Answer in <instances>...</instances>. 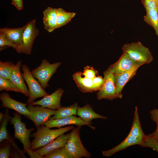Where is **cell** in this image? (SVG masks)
<instances>
[{
    "mask_svg": "<svg viewBox=\"0 0 158 158\" xmlns=\"http://www.w3.org/2000/svg\"><path fill=\"white\" fill-rule=\"evenodd\" d=\"M157 1H158V8H157V11H158V0H157Z\"/></svg>",
    "mask_w": 158,
    "mask_h": 158,
    "instance_id": "obj_41",
    "label": "cell"
},
{
    "mask_svg": "<svg viewBox=\"0 0 158 158\" xmlns=\"http://www.w3.org/2000/svg\"><path fill=\"white\" fill-rule=\"evenodd\" d=\"M98 73V71L93 67L87 66L85 67L82 74L83 76L92 80Z\"/></svg>",
    "mask_w": 158,
    "mask_h": 158,
    "instance_id": "obj_31",
    "label": "cell"
},
{
    "mask_svg": "<svg viewBox=\"0 0 158 158\" xmlns=\"http://www.w3.org/2000/svg\"><path fill=\"white\" fill-rule=\"evenodd\" d=\"M123 53H126L133 60L145 64H149L153 59L152 55L148 48L140 42L124 44L121 47Z\"/></svg>",
    "mask_w": 158,
    "mask_h": 158,
    "instance_id": "obj_3",
    "label": "cell"
},
{
    "mask_svg": "<svg viewBox=\"0 0 158 158\" xmlns=\"http://www.w3.org/2000/svg\"><path fill=\"white\" fill-rule=\"evenodd\" d=\"M152 120L156 124H158V109H154L150 111Z\"/></svg>",
    "mask_w": 158,
    "mask_h": 158,
    "instance_id": "obj_36",
    "label": "cell"
},
{
    "mask_svg": "<svg viewBox=\"0 0 158 158\" xmlns=\"http://www.w3.org/2000/svg\"><path fill=\"white\" fill-rule=\"evenodd\" d=\"M14 64L10 62L0 61V77L9 79Z\"/></svg>",
    "mask_w": 158,
    "mask_h": 158,
    "instance_id": "obj_28",
    "label": "cell"
},
{
    "mask_svg": "<svg viewBox=\"0 0 158 158\" xmlns=\"http://www.w3.org/2000/svg\"><path fill=\"white\" fill-rule=\"evenodd\" d=\"M11 117L9 115L8 111L7 109L4 114V116L1 122L0 129V142L4 140H7L11 144L14 142L9 138L8 135L7 130V125L8 122L10 121Z\"/></svg>",
    "mask_w": 158,
    "mask_h": 158,
    "instance_id": "obj_26",
    "label": "cell"
},
{
    "mask_svg": "<svg viewBox=\"0 0 158 158\" xmlns=\"http://www.w3.org/2000/svg\"><path fill=\"white\" fill-rule=\"evenodd\" d=\"M128 135L145 140L146 135L143 131L138 115V109L135 107L133 121L130 130Z\"/></svg>",
    "mask_w": 158,
    "mask_h": 158,
    "instance_id": "obj_22",
    "label": "cell"
},
{
    "mask_svg": "<svg viewBox=\"0 0 158 158\" xmlns=\"http://www.w3.org/2000/svg\"><path fill=\"white\" fill-rule=\"evenodd\" d=\"M44 158H73L65 146L54 150L43 156Z\"/></svg>",
    "mask_w": 158,
    "mask_h": 158,
    "instance_id": "obj_27",
    "label": "cell"
},
{
    "mask_svg": "<svg viewBox=\"0 0 158 158\" xmlns=\"http://www.w3.org/2000/svg\"><path fill=\"white\" fill-rule=\"evenodd\" d=\"M30 156V158H42L43 157L41 156L35 150H32L30 149L27 150L26 152Z\"/></svg>",
    "mask_w": 158,
    "mask_h": 158,
    "instance_id": "obj_37",
    "label": "cell"
},
{
    "mask_svg": "<svg viewBox=\"0 0 158 158\" xmlns=\"http://www.w3.org/2000/svg\"><path fill=\"white\" fill-rule=\"evenodd\" d=\"M27 108L30 114L26 117L34 123L37 128L44 125L51 116L54 115L56 112V110H53L38 105L34 106L28 104Z\"/></svg>",
    "mask_w": 158,
    "mask_h": 158,
    "instance_id": "obj_8",
    "label": "cell"
},
{
    "mask_svg": "<svg viewBox=\"0 0 158 158\" xmlns=\"http://www.w3.org/2000/svg\"><path fill=\"white\" fill-rule=\"evenodd\" d=\"M21 61H18L14 65L9 79L17 87L20 92L29 97V91L23 80L22 74L20 73V67Z\"/></svg>",
    "mask_w": 158,
    "mask_h": 158,
    "instance_id": "obj_16",
    "label": "cell"
},
{
    "mask_svg": "<svg viewBox=\"0 0 158 158\" xmlns=\"http://www.w3.org/2000/svg\"><path fill=\"white\" fill-rule=\"evenodd\" d=\"M11 145L7 143L5 145L1 147L0 149V158H8L10 154Z\"/></svg>",
    "mask_w": 158,
    "mask_h": 158,
    "instance_id": "obj_34",
    "label": "cell"
},
{
    "mask_svg": "<svg viewBox=\"0 0 158 158\" xmlns=\"http://www.w3.org/2000/svg\"><path fill=\"white\" fill-rule=\"evenodd\" d=\"M74 12H67L61 8H57V25L58 28L69 22L76 15Z\"/></svg>",
    "mask_w": 158,
    "mask_h": 158,
    "instance_id": "obj_25",
    "label": "cell"
},
{
    "mask_svg": "<svg viewBox=\"0 0 158 158\" xmlns=\"http://www.w3.org/2000/svg\"><path fill=\"white\" fill-rule=\"evenodd\" d=\"M35 20H33L28 23L24 30L23 37V43L16 49L18 53L30 54L31 52L32 44L35 38L39 34V30L35 26Z\"/></svg>",
    "mask_w": 158,
    "mask_h": 158,
    "instance_id": "obj_9",
    "label": "cell"
},
{
    "mask_svg": "<svg viewBox=\"0 0 158 158\" xmlns=\"http://www.w3.org/2000/svg\"><path fill=\"white\" fill-rule=\"evenodd\" d=\"M142 147H150L158 152V142L154 139L146 135L145 140L140 145Z\"/></svg>",
    "mask_w": 158,
    "mask_h": 158,
    "instance_id": "obj_30",
    "label": "cell"
},
{
    "mask_svg": "<svg viewBox=\"0 0 158 158\" xmlns=\"http://www.w3.org/2000/svg\"><path fill=\"white\" fill-rule=\"evenodd\" d=\"M80 126L74 128L69 133L68 140L65 147L73 158H89L91 154L84 146L80 135Z\"/></svg>",
    "mask_w": 158,
    "mask_h": 158,
    "instance_id": "obj_2",
    "label": "cell"
},
{
    "mask_svg": "<svg viewBox=\"0 0 158 158\" xmlns=\"http://www.w3.org/2000/svg\"><path fill=\"white\" fill-rule=\"evenodd\" d=\"M22 76L28 88L29 98L27 101L28 104L33 102L36 99L44 97L49 95L44 90L39 82L33 76L29 68L25 64L21 66Z\"/></svg>",
    "mask_w": 158,
    "mask_h": 158,
    "instance_id": "obj_4",
    "label": "cell"
},
{
    "mask_svg": "<svg viewBox=\"0 0 158 158\" xmlns=\"http://www.w3.org/2000/svg\"><path fill=\"white\" fill-rule=\"evenodd\" d=\"M144 63L140 62L130 70L122 73L114 75V82L117 92L121 94L123 88L125 84L135 75L138 68Z\"/></svg>",
    "mask_w": 158,
    "mask_h": 158,
    "instance_id": "obj_14",
    "label": "cell"
},
{
    "mask_svg": "<svg viewBox=\"0 0 158 158\" xmlns=\"http://www.w3.org/2000/svg\"><path fill=\"white\" fill-rule=\"evenodd\" d=\"M64 92L63 89L59 88L51 94L48 95L41 100L33 102L28 104L40 105L53 110H57L61 107L60 101Z\"/></svg>",
    "mask_w": 158,
    "mask_h": 158,
    "instance_id": "obj_10",
    "label": "cell"
},
{
    "mask_svg": "<svg viewBox=\"0 0 158 158\" xmlns=\"http://www.w3.org/2000/svg\"><path fill=\"white\" fill-rule=\"evenodd\" d=\"M79 107L78 102H76L68 107H61L56 110V113L49 119H58L75 116Z\"/></svg>",
    "mask_w": 158,
    "mask_h": 158,
    "instance_id": "obj_23",
    "label": "cell"
},
{
    "mask_svg": "<svg viewBox=\"0 0 158 158\" xmlns=\"http://www.w3.org/2000/svg\"><path fill=\"white\" fill-rule=\"evenodd\" d=\"M5 46L11 47L15 49L18 47L10 41L3 34L0 33V47L1 48Z\"/></svg>",
    "mask_w": 158,
    "mask_h": 158,
    "instance_id": "obj_33",
    "label": "cell"
},
{
    "mask_svg": "<svg viewBox=\"0 0 158 158\" xmlns=\"http://www.w3.org/2000/svg\"><path fill=\"white\" fill-rule=\"evenodd\" d=\"M4 90L20 92L16 86L10 80L0 77V90Z\"/></svg>",
    "mask_w": 158,
    "mask_h": 158,
    "instance_id": "obj_29",
    "label": "cell"
},
{
    "mask_svg": "<svg viewBox=\"0 0 158 158\" xmlns=\"http://www.w3.org/2000/svg\"><path fill=\"white\" fill-rule=\"evenodd\" d=\"M91 122H87L82 120L80 117L75 116H71L66 117L58 119H49L44 125L51 128L54 127L60 128L61 127L70 125H75L78 126L86 125L93 130L95 129V127L92 125Z\"/></svg>",
    "mask_w": 158,
    "mask_h": 158,
    "instance_id": "obj_11",
    "label": "cell"
},
{
    "mask_svg": "<svg viewBox=\"0 0 158 158\" xmlns=\"http://www.w3.org/2000/svg\"><path fill=\"white\" fill-rule=\"evenodd\" d=\"M57 8L48 7L43 11V23L44 29L51 32L58 28Z\"/></svg>",
    "mask_w": 158,
    "mask_h": 158,
    "instance_id": "obj_20",
    "label": "cell"
},
{
    "mask_svg": "<svg viewBox=\"0 0 158 158\" xmlns=\"http://www.w3.org/2000/svg\"><path fill=\"white\" fill-rule=\"evenodd\" d=\"M12 4L18 10H20L23 8V0H11Z\"/></svg>",
    "mask_w": 158,
    "mask_h": 158,
    "instance_id": "obj_38",
    "label": "cell"
},
{
    "mask_svg": "<svg viewBox=\"0 0 158 158\" xmlns=\"http://www.w3.org/2000/svg\"><path fill=\"white\" fill-rule=\"evenodd\" d=\"M104 83L97 94L98 100L106 99L112 100L116 98H121L123 95L117 92L114 83V75L110 69L103 72Z\"/></svg>",
    "mask_w": 158,
    "mask_h": 158,
    "instance_id": "obj_7",
    "label": "cell"
},
{
    "mask_svg": "<svg viewBox=\"0 0 158 158\" xmlns=\"http://www.w3.org/2000/svg\"><path fill=\"white\" fill-rule=\"evenodd\" d=\"M61 63V62H57L51 64L47 60L44 59L41 64L33 69L31 73L44 89L49 86V80Z\"/></svg>",
    "mask_w": 158,
    "mask_h": 158,
    "instance_id": "obj_6",
    "label": "cell"
},
{
    "mask_svg": "<svg viewBox=\"0 0 158 158\" xmlns=\"http://www.w3.org/2000/svg\"><path fill=\"white\" fill-rule=\"evenodd\" d=\"M74 128L73 126H70L52 130L45 125H42L37 128L36 131L30 135L31 137L34 138L31 142L30 149L35 150L42 147Z\"/></svg>",
    "mask_w": 158,
    "mask_h": 158,
    "instance_id": "obj_1",
    "label": "cell"
},
{
    "mask_svg": "<svg viewBox=\"0 0 158 158\" xmlns=\"http://www.w3.org/2000/svg\"><path fill=\"white\" fill-rule=\"evenodd\" d=\"M73 79L80 90L83 93L98 91L94 86L92 80L83 76L81 72H78L73 75Z\"/></svg>",
    "mask_w": 158,
    "mask_h": 158,
    "instance_id": "obj_19",
    "label": "cell"
},
{
    "mask_svg": "<svg viewBox=\"0 0 158 158\" xmlns=\"http://www.w3.org/2000/svg\"><path fill=\"white\" fill-rule=\"evenodd\" d=\"M139 63L133 60L126 53L123 52L118 60L108 68L114 75H118L130 70Z\"/></svg>",
    "mask_w": 158,
    "mask_h": 158,
    "instance_id": "obj_12",
    "label": "cell"
},
{
    "mask_svg": "<svg viewBox=\"0 0 158 158\" xmlns=\"http://www.w3.org/2000/svg\"><path fill=\"white\" fill-rule=\"evenodd\" d=\"M156 125L157 128L155 131L148 135L154 139L158 142V124H156Z\"/></svg>",
    "mask_w": 158,
    "mask_h": 158,
    "instance_id": "obj_39",
    "label": "cell"
},
{
    "mask_svg": "<svg viewBox=\"0 0 158 158\" xmlns=\"http://www.w3.org/2000/svg\"><path fill=\"white\" fill-rule=\"evenodd\" d=\"M144 142L142 140L134 136L128 135L125 139L119 144L112 149L102 152L103 155L110 157L115 153L123 150L130 146L139 145H140Z\"/></svg>",
    "mask_w": 158,
    "mask_h": 158,
    "instance_id": "obj_17",
    "label": "cell"
},
{
    "mask_svg": "<svg viewBox=\"0 0 158 158\" xmlns=\"http://www.w3.org/2000/svg\"><path fill=\"white\" fill-rule=\"evenodd\" d=\"M26 25L23 27L16 28H4L0 30V33L13 44L18 46L23 43V34Z\"/></svg>",
    "mask_w": 158,
    "mask_h": 158,
    "instance_id": "obj_18",
    "label": "cell"
},
{
    "mask_svg": "<svg viewBox=\"0 0 158 158\" xmlns=\"http://www.w3.org/2000/svg\"><path fill=\"white\" fill-rule=\"evenodd\" d=\"M4 116V114L2 113V112L0 113V121L1 122Z\"/></svg>",
    "mask_w": 158,
    "mask_h": 158,
    "instance_id": "obj_40",
    "label": "cell"
},
{
    "mask_svg": "<svg viewBox=\"0 0 158 158\" xmlns=\"http://www.w3.org/2000/svg\"><path fill=\"white\" fill-rule=\"evenodd\" d=\"M146 11L158 8L157 0H141Z\"/></svg>",
    "mask_w": 158,
    "mask_h": 158,
    "instance_id": "obj_32",
    "label": "cell"
},
{
    "mask_svg": "<svg viewBox=\"0 0 158 158\" xmlns=\"http://www.w3.org/2000/svg\"><path fill=\"white\" fill-rule=\"evenodd\" d=\"M21 114L16 111L15 112L10 122L14 128L15 138L21 142L23 146V152L26 153V151L30 148V137L31 133L34 129L33 128H26L25 123L21 121Z\"/></svg>",
    "mask_w": 158,
    "mask_h": 158,
    "instance_id": "obj_5",
    "label": "cell"
},
{
    "mask_svg": "<svg viewBox=\"0 0 158 158\" xmlns=\"http://www.w3.org/2000/svg\"><path fill=\"white\" fill-rule=\"evenodd\" d=\"M0 99L3 107L13 109L25 117L30 114V112L27 108V104L13 99L6 93L3 92L1 94Z\"/></svg>",
    "mask_w": 158,
    "mask_h": 158,
    "instance_id": "obj_13",
    "label": "cell"
},
{
    "mask_svg": "<svg viewBox=\"0 0 158 158\" xmlns=\"http://www.w3.org/2000/svg\"><path fill=\"white\" fill-rule=\"evenodd\" d=\"M92 81L94 86L98 91H99L103 85L104 80V78H102V76L98 75L96 76L92 79Z\"/></svg>",
    "mask_w": 158,
    "mask_h": 158,
    "instance_id": "obj_35",
    "label": "cell"
},
{
    "mask_svg": "<svg viewBox=\"0 0 158 158\" xmlns=\"http://www.w3.org/2000/svg\"><path fill=\"white\" fill-rule=\"evenodd\" d=\"M146 13L144 16V21L151 26L155 30L158 38V12L156 9L146 11Z\"/></svg>",
    "mask_w": 158,
    "mask_h": 158,
    "instance_id": "obj_24",
    "label": "cell"
},
{
    "mask_svg": "<svg viewBox=\"0 0 158 158\" xmlns=\"http://www.w3.org/2000/svg\"><path fill=\"white\" fill-rule=\"evenodd\" d=\"M69 133L61 134L46 145L35 150L43 157L57 149L64 147L69 138Z\"/></svg>",
    "mask_w": 158,
    "mask_h": 158,
    "instance_id": "obj_15",
    "label": "cell"
},
{
    "mask_svg": "<svg viewBox=\"0 0 158 158\" xmlns=\"http://www.w3.org/2000/svg\"><path fill=\"white\" fill-rule=\"evenodd\" d=\"M77 115L83 121L87 122H91L92 120L95 118L107 119L106 116L101 115L95 112L92 107L88 104H86L82 107H79Z\"/></svg>",
    "mask_w": 158,
    "mask_h": 158,
    "instance_id": "obj_21",
    "label": "cell"
}]
</instances>
